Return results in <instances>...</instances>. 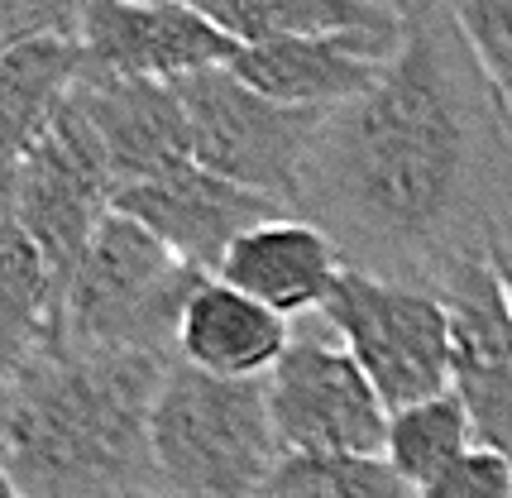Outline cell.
<instances>
[{"label":"cell","mask_w":512,"mask_h":498,"mask_svg":"<svg viewBox=\"0 0 512 498\" xmlns=\"http://www.w3.org/2000/svg\"><path fill=\"white\" fill-rule=\"evenodd\" d=\"M436 297L446 302L455 336L450 393L465 403L474 441L512 460V307L489 254L450 264Z\"/></svg>","instance_id":"10"},{"label":"cell","mask_w":512,"mask_h":498,"mask_svg":"<svg viewBox=\"0 0 512 498\" xmlns=\"http://www.w3.org/2000/svg\"><path fill=\"white\" fill-rule=\"evenodd\" d=\"M417 498H512V460L474 441L431 484H422Z\"/></svg>","instance_id":"22"},{"label":"cell","mask_w":512,"mask_h":498,"mask_svg":"<svg viewBox=\"0 0 512 498\" xmlns=\"http://www.w3.org/2000/svg\"><path fill=\"white\" fill-rule=\"evenodd\" d=\"M288 317L268 312L264 302L230 288L221 278H206L192 297L178 336V360L221 379H268L292 350Z\"/></svg>","instance_id":"15"},{"label":"cell","mask_w":512,"mask_h":498,"mask_svg":"<svg viewBox=\"0 0 512 498\" xmlns=\"http://www.w3.org/2000/svg\"><path fill=\"white\" fill-rule=\"evenodd\" d=\"M158 484L187 498H254L278 465L264 379H221L173 360L154 403Z\"/></svg>","instance_id":"3"},{"label":"cell","mask_w":512,"mask_h":498,"mask_svg":"<svg viewBox=\"0 0 512 498\" xmlns=\"http://www.w3.org/2000/svg\"><path fill=\"white\" fill-rule=\"evenodd\" d=\"M58 336H63L58 283L20 221L0 206V393H10V384Z\"/></svg>","instance_id":"17"},{"label":"cell","mask_w":512,"mask_h":498,"mask_svg":"<svg viewBox=\"0 0 512 498\" xmlns=\"http://www.w3.org/2000/svg\"><path fill=\"white\" fill-rule=\"evenodd\" d=\"M345 269L350 264H345L340 245L316 221L278 216V221H264L249 235H240L221 259L216 278L292 321L307 317V312H321Z\"/></svg>","instance_id":"14"},{"label":"cell","mask_w":512,"mask_h":498,"mask_svg":"<svg viewBox=\"0 0 512 498\" xmlns=\"http://www.w3.org/2000/svg\"><path fill=\"white\" fill-rule=\"evenodd\" d=\"M120 498H187V494L168 489V484H144V489H130V494H120Z\"/></svg>","instance_id":"25"},{"label":"cell","mask_w":512,"mask_h":498,"mask_svg":"<svg viewBox=\"0 0 512 498\" xmlns=\"http://www.w3.org/2000/svg\"><path fill=\"white\" fill-rule=\"evenodd\" d=\"M173 360L48 340L10 384L0 470L24 498H120L158 484L154 403Z\"/></svg>","instance_id":"2"},{"label":"cell","mask_w":512,"mask_h":498,"mask_svg":"<svg viewBox=\"0 0 512 498\" xmlns=\"http://www.w3.org/2000/svg\"><path fill=\"white\" fill-rule=\"evenodd\" d=\"M254 498H417L388 455L283 451Z\"/></svg>","instance_id":"18"},{"label":"cell","mask_w":512,"mask_h":498,"mask_svg":"<svg viewBox=\"0 0 512 498\" xmlns=\"http://www.w3.org/2000/svg\"><path fill=\"white\" fill-rule=\"evenodd\" d=\"M402 44H407V24L402 29H359V34L278 39V44L240 48L230 72L245 87L264 91L283 106L340 111V106H350L379 87Z\"/></svg>","instance_id":"12"},{"label":"cell","mask_w":512,"mask_h":498,"mask_svg":"<svg viewBox=\"0 0 512 498\" xmlns=\"http://www.w3.org/2000/svg\"><path fill=\"white\" fill-rule=\"evenodd\" d=\"M111 211L139 221L144 230H154L163 245L182 254L187 264H197L201 273L221 269V259L230 254V245L249 235L264 221H278V216H292L288 206L268 202L259 192H245L235 182L206 173L201 163H187L168 178L154 182H134V187H120L115 192Z\"/></svg>","instance_id":"11"},{"label":"cell","mask_w":512,"mask_h":498,"mask_svg":"<svg viewBox=\"0 0 512 498\" xmlns=\"http://www.w3.org/2000/svg\"><path fill=\"white\" fill-rule=\"evenodd\" d=\"M0 455H5V398H0Z\"/></svg>","instance_id":"27"},{"label":"cell","mask_w":512,"mask_h":498,"mask_svg":"<svg viewBox=\"0 0 512 498\" xmlns=\"http://www.w3.org/2000/svg\"><path fill=\"white\" fill-rule=\"evenodd\" d=\"M0 498H24V489L10 475H5V470H0Z\"/></svg>","instance_id":"26"},{"label":"cell","mask_w":512,"mask_h":498,"mask_svg":"<svg viewBox=\"0 0 512 498\" xmlns=\"http://www.w3.org/2000/svg\"><path fill=\"white\" fill-rule=\"evenodd\" d=\"M82 34V0H0V53Z\"/></svg>","instance_id":"21"},{"label":"cell","mask_w":512,"mask_h":498,"mask_svg":"<svg viewBox=\"0 0 512 498\" xmlns=\"http://www.w3.org/2000/svg\"><path fill=\"white\" fill-rule=\"evenodd\" d=\"M512 211V130L450 10L407 24L369 96L331 111L302 211L345 264L431 288Z\"/></svg>","instance_id":"1"},{"label":"cell","mask_w":512,"mask_h":498,"mask_svg":"<svg viewBox=\"0 0 512 498\" xmlns=\"http://www.w3.org/2000/svg\"><path fill=\"white\" fill-rule=\"evenodd\" d=\"M489 264H493V273H498V288H503V297H508V307H512V211L493 226V235H489Z\"/></svg>","instance_id":"23"},{"label":"cell","mask_w":512,"mask_h":498,"mask_svg":"<svg viewBox=\"0 0 512 498\" xmlns=\"http://www.w3.org/2000/svg\"><path fill=\"white\" fill-rule=\"evenodd\" d=\"M82 72L87 63L72 39H39L0 53V187L58 125Z\"/></svg>","instance_id":"16"},{"label":"cell","mask_w":512,"mask_h":498,"mask_svg":"<svg viewBox=\"0 0 512 498\" xmlns=\"http://www.w3.org/2000/svg\"><path fill=\"white\" fill-rule=\"evenodd\" d=\"M211 273L187 264L154 230L111 211L67 288L63 336L101 350L178 360L182 317Z\"/></svg>","instance_id":"4"},{"label":"cell","mask_w":512,"mask_h":498,"mask_svg":"<svg viewBox=\"0 0 512 498\" xmlns=\"http://www.w3.org/2000/svg\"><path fill=\"white\" fill-rule=\"evenodd\" d=\"M154 5H187V10H197V0H154Z\"/></svg>","instance_id":"28"},{"label":"cell","mask_w":512,"mask_h":498,"mask_svg":"<svg viewBox=\"0 0 512 498\" xmlns=\"http://www.w3.org/2000/svg\"><path fill=\"white\" fill-rule=\"evenodd\" d=\"M321 317L359 360L369 384L379 388L388 412L450 393L455 336H450L446 302L431 288L345 269L335 293L326 297Z\"/></svg>","instance_id":"6"},{"label":"cell","mask_w":512,"mask_h":498,"mask_svg":"<svg viewBox=\"0 0 512 498\" xmlns=\"http://www.w3.org/2000/svg\"><path fill=\"white\" fill-rule=\"evenodd\" d=\"M101 149L111 159L115 192L134 182H154L187 168L192 159V130L182 111L178 82H139V77H87L72 91Z\"/></svg>","instance_id":"13"},{"label":"cell","mask_w":512,"mask_h":498,"mask_svg":"<svg viewBox=\"0 0 512 498\" xmlns=\"http://www.w3.org/2000/svg\"><path fill=\"white\" fill-rule=\"evenodd\" d=\"M111 202L115 173L106 149H101V135L91 130L82 106L67 101L58 125L44 135V144L0 187V206L20 221V230L44 254L63 307L96 230L111 216Z\"/></svg>","instance_id":"7"},{"label":"cell","mask_w":512,"mask_h":498,"mask_svg":"<svg viewBox=\"0 0 512 498\" xmlns=\"http://www.w3.org/2000/svg\"><path fill=\"white\" fill-rule=\"evenodd\" d=\"M178 96L192 130V159L206 173L288 206L292 216L302 211L307 168L331 111L283 106L264 91L245 87L230 68L182 77Z\"/></svg>","instance_id":"5"},{"label":"cell","mask_w":512,"mask_h":498,"mask_svg":"<svg viewBox=\"0 0 512 498\" xmlns=\"http://www.w3.org/2000/svg\"><path fill=\"white\" fill-rule=\"evenodd\" d=\"M446 10L512 130V0H446Z\"/></svg>","instance_id":"20"},{"label":"cell","mask_w":512,"mask_h":498,"mask_svg":"<svg viewBox=\"0 0 512 498\" xmlns=\"http://www.w3.org/2000/svg\"><path fill=\"white\" fill-rule=\"evenodd\" d=\"M82 63L87 77L182 82L197 72L230 68L240 44L187 5L154 0H82Z\"/></svg>","instance_id":"9"},{"label":"cell","mask_w":512,"mask_h":498,"mask_svg":"<svg viewBox=\"0 0 512 498\" xmlns=\"http://www.w3.org/2000/svg\"><path fill=\"white\" fill-rule=\"evenodd\" d=\"M369 5L398 15L402 24H417V20H426V15H436V10H446V0H369Z\"/></svg>","instance_id":"24"},{"label":"cell","mask_w":512,"mask_h":498,"mask_svg":"<svg viewBox=\"0 0 512 498\" xmlns=\"http://www.w3.org/2000/svg\"><path fill=\"white\" fill-rule=\"evenodd\" d=\"M474 446V427H469V412L455 393H436L426 403L393 412L388 422V465L398 470L412 489H422L446 470L455 455H465Z\"/></svg>","instance_id":"19"},{"label":"cell","mask_w":512,"mask_h":498,"mask_svg":"<svg viewBox=\"0 0 512 498\" xmlns=\"http://www.w3.org/2000/svg\"><path fill=\"white\" fill-rule=\"evenodd\" d=\"M264 384L268 417L283 451L383 455L388 446L393 412L345 345L297 336Z\"/></svg>","instance_id":"8"}]
</instances>
